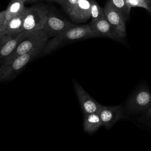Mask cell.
Returning <instances> with one entry per match:
<instances>
[{"mask_svg": "<svg viewBox=\"0 0 151 151\" xmlns=\"http://www.w3.org/2000/svg\"><path fill=\"white\" fill-rule=\"evenodd\" d=\"M96 37H99L91 29L88 24H76L59 35L48 39L38 56L47 55L65 43Z\"/></svg>", "mask_w": 151, "mask_h": 151, "instance_id": "cell-1", "label": "cell"}, {"mask_svg": "<svg viewBox=\"0 0 151 151\" xmlns=\"http://www.w3.org/2000/svg\"><path fill=\"white\" fill-rule=\"evenodd\" d=\"M47 42L9 62L2 64L0 66V83H5L14 78L28 64L39 55Z\"/></svg>", "mask_w": 151, "mask_h": 151, "instance_id": "cell-2", "label": "cell"}, {"mask_svg": "<svg viewBox=\"0 0 151 151\" xmlns=\"http://www.w3.org/2000/svg\"><path fill=\"white\" fill-rule=\"evenodd\" d=\"M48 12V6L45 4H38L28 8L24 19L23 32L42 29Z\"/></svg>", "mask_w": 151, "mask_h": 151, "instance_id": "cell-3", "label": "cell"}, {"mask_svg": "<svg viewBox=\"0 0 151 151\" xmlns=\"http://www.w3.org/2000/svg\"><path fill=\"white\" fill-rule=\"evenodd\" d=\"M48 39V35L43 29L29 32L20 41L15 49L6 58L4 63L9 62L17 57L31 51L40 44L47 42Z\"/></svg>", "mask_w": 151, "mask_h": 151, "instance_id": "cell-4", "label": "cell"}, {"mask_svg": "<svg viewBox=\"0 0 151 151\" xmlns=\"http://www.w3.org/2000/svg\"><path fill=\"white\" fill-rule=\"evenodd\" d=\"M151 105V94L147 87L139 88L127 101L125 109L129 113L145 112Z\"/></svg>", "mask_w": 151, "mask_h": 151, "instance_id": "cell-5", "label": "cell"}, {"mask_svg": "<svg viewBox=\"0 0 151 151\" xmlns=\"http://www.w3.org/2000/svg\"><path fill=\"white\" fill-rule=\"evenodd\" d=\"M76 25V24L62 19L56 15L51 14L49 11L42 29L47 33L50 39Z\"/></svg>", "mask_w": 151, "mask_h": 151, "instance_id": "cell-6", "label": "cell"}, {"mask_svg": "<svg viewBox=\"0 0 151 151\" xmlns=\"http://www.w3.org/2000/svg\"><path fill=\"white\" fill-rule=\"evenodd\" d=\"M106 18L114 29L124 38L126 34V19L123 14L107 1L104 8Z\"/></svg>", "mask_w": 151, "mask_h": 151, "instance_id": "cell-7", "label": "cell"}, {"mask_svg": "<svg viewBox=\"0 0 151 151\" xmlns=\"http://www.w3.org/2000/svg\"><path fill=\"white\" fill-rule=\"evenodd\" d=\"M73 86L84 115L98 113L100 104L94 100L78 82L74 80Z\"/></svg>", "mask_w": 151, "mask_h": 151, "instance_id": "cell-8", "label": "cell"}, {"mask_svg": "<svg viewBox=\"0 0 151 151\" xmlns=\"http://www.w3.org/2000/svg\"><path fill=\"white\" fill-rule=\"evenodd\" d=\"M98 114L101 119L102 126L110 129L118 120L124 119V114L121 105L117 106H100Z\"/></svg>", "mask_w": 151, "mask_h": 151, "instance_id": "cell-9", "label": "cell"}, {"mask_svg": "<svg viewBox=\"0 0 151 151\" xmlns=\"http://www.w3.org/2000/svg\"><path fill=\"white\" fill-rule=\"evenodd\" d=\"M88 25L91 29L99 37H105L119 41L123 39L110 25L104 15L96 21H91Z\"/></svg>", "mask_w": 151, "mask_h": 151, "instance_id": "cell-10", "label": "cell"}, {"mask_svg": "<svg viewBox=\"0 0 151 151\" xmlns=\"http://www.w3.org/2000/svg\"><path fill=\"white\" fill-rule=\"evenodd\" d=\"M29 33L22 32L14 38L4 35L0 43V66L13 52L20 41Z\"/></svg>", "mask_w": 151, "mask_h": 151, "instance_id": "cell-11", "label": "cell"}, {"mask_svg": "<svg viewBox=\"0 0 151 151\" xmlns=\"http://www.w3.org/2000/svg\"><path fill=\"white\" fill-rule=\"evenodd\" d=\"M90 0H80L68 14L75 23H84L91 18Z\"/></svg>", "mask_w": 151, "mask_h": 151, "instance_id": "cell-12", "label": "cell"}, {"mask_svg": "<svg viewBox=\"0 0 151 151\" xmlns=\"http://www.w3.org/2000/svg\"><path fill=\"white\" fill-rule=\"evenodd\" d=\"M28 8H25L24 11L19 15L6 21L4 34L14 38L23 32L24 19L26 15Z\"/></svg>", "mask_w": 151, "mask_h": 151, "instance_id": "cell-13", "label": "cell"}, {"mask_svg": "<svg viewBox=\"0 0 151 151\" xmlns=\"http://www.w3.org/2000/svg\"><path fill=\"white\" fill-rule=\"evenodd\" d=\"M102 123L98 113H93L84 115L83 129L88 133L96 132L101 126Z\"/></svg>", "mask_w": 151, "mask_h": 151, "instance_id": "cell-14", "label": "cell"}, {"mask_svg": "<svg viewBox=\"0 0 151 151\" xmlns=\"http://www.w3.org/2000/svg\"><path fill=\"white\" fill-rule=\"evenodd\" d=\"M24 4L21 0H11L7 8L4 10L6 21L21 14L25 8Z\"/></svg>", "mask_w": 151, "mask_h": 151, "instance_id": "cell-15", "label": "cell"}, {"mask_svg": "<svg viewBox=\"0 0 151 151\" xmlns=\"http://www.w3.org/2000/svg\"><path fill=\"white\" fill-rule=\"evenodd\" d=\"M108 1L123 14L126 20L127 19L131 8L127 5L125 0H108Z\"/></svg>", "mask_w": 151, "mask_h": 151, "instance_id": "cell-16", "label": "cell"}, {"mask_svg": "<svg viewBox=\"0 0 151 151\" xmlns=\"http://www.w3.org/2000/svg\"><path fill=\"white\" fill-rule=\"evenodd\" d=\"M90 1L91 4V6H90L91 21H96L104 15V8H101L96 1L90 0Z\"/></svg>", "mask_w": 151, "mask_h": 151, "instance_id": "cell-17", "label": "cell"}, {"mask_svg": "<svg viewBox=\"0 0 151 151\" xmlns=\"http://www.w3.org/2000/svg\"><path fill=\"white\" fill-rule=\"evenodd\" d=\"M79 1L80 0H59L57 3L68 15L74 6L79 2Z\"/></svg>", "mask_w": 151, "mask_h": 151, "instance_id": "cell-18", "label": "cell"}, {"mask_svg": "<svg viewBox=\"0 0 151 151\" xmlns=\"http://www.w3.org/2000/svg\"><path fill=\"white\" fill-rule=\"evenodd\" d=\"M6 20L5 16V11L0 12V34H4V30L5 28Z\"/></svg>", "mask_w": 151, "mask_h": 151, "instance_id": "cell-19", "label": "cell"}, {"mask_svg": "<svg viewBox=\"0 0 151 151\" xmlns=\"http://www.w3.org/2000/svg\"><path fill=\"white\" fill-rule=\"evenodd\" d=\"M127 5L130 7H140L143 8L142 5L138 0H125Z\"/></svg>", "mask_w": 151, "mask_h": 151, "instance_id": "cell-20", "label": "cell"}, {"mask_svg": "<svg viewBox=\"0 0 151 151\" xmlns=\"http://www.w3.org/2000/svg\"><path fill=\"white\" fill-rule=\"evenodd\" d=\"M146 118L147 119V122L151 126V105L149 107V109L145 111Z\"/></svg>", "mask_w": 151, "mask_h": 151, "instance_id": "cell-21", "label": "cell"}, {"mask_svg": "<svg viewBox=\"0 0 151 151\" xmlns=\"http://www.w3.org/2000/svg\"><path fill=\"white\" fill-rule=\"evenodd\" d=\"M140 3L142 5V6L143 8L146 9L147 11H148L149 12H150V9H149V7L148 6V4L147 3V1L146 0H138Z\"/></svg>", "mask_w": 151, "mask_h": 151, "instance_id": "cell-22", "label": "cell"}, {"mask_svg": "<svg viewBox=\"0 0 151 151\" xmlns=\"http://www.w3.org/2000/svg\"><path fill=\"white\" fill-rule=\"evenodd\" d=\"M21 1H22L24 3H25V2H35L43 1V0H21Z\"/></svg>", "mask_w": 151, "mask_h": 151, "instance_id": "cell-23", "label": "cell"}, {"mask_svg": "<svg viewBox=\"0 0 151 151\" xmlns=\"http://www.w3.org/2000/svg\"><path fill=\"white\" fill-rule=\"evenodd\" d=\"M146 1L148 4V6L149 7V9H150V13L151 14V0H146Z\"/></svg>", "mask_w": 151, "mask_h": 151, "instance_id": "cell-24", "label": "cell"}, {"mask_svg": "<svg viewBox=\"0 0 151 151\" xmlns=\"http://www.w3.org/2000/svg\"><path fill=\"white\" fill-rule=\"evenodd\" d=\"M43 1H47V2H55L57 3L59 0H43Z\"/></svg>", "mask_w": 151, "mask_h": 151, "instance_id": "cell-25", "label": "cell"}, {"mask_svg": "<svg viewBox=\"0 0 151 151\" xmlns=\"http://www.w3.org/2000/svg\"><path fill=\"white\" fill-rule=\"evenodd\" d=\"M4 34H0V42H1V41H2V38H3V37H4Z\"/></svg>", "mask_w": 151, "mask_h": 151, "instance_id": "cell-26", "label": "cell"}, {"mask_svg": "<svg viewBox=\"0 0 151 151\" xmlns=\"http://www.w3.org/2000/svg\"><path fill=\"white\" fill-rule=\"evenodd\" d=\"M0 43H1V42H0Z\"/></svg>", "mask_w": 151, "mask_h": 151, "instance_id": "cell-27", "label": "cell"}]
</instances>
